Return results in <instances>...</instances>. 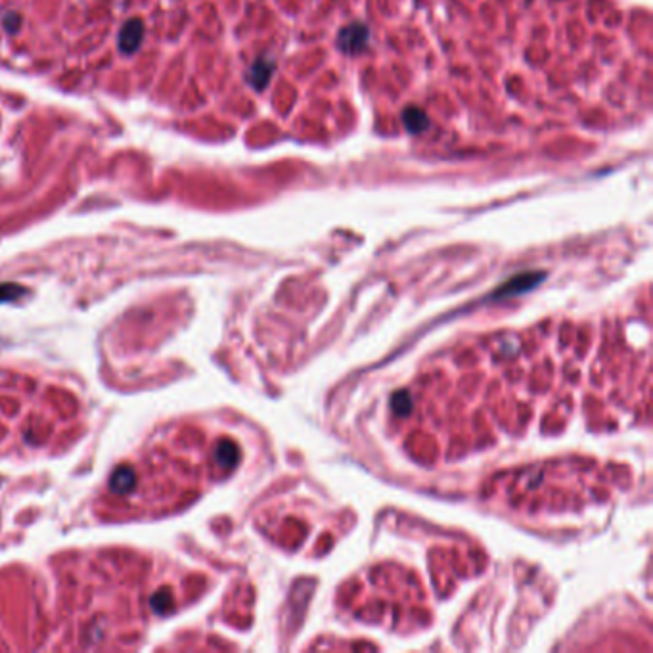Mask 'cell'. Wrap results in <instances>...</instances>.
Returning <instances> with one entry per match:
<instances>
[{
	"instance_id": "obj_2",
	"label": "cell",
	"mask_w": 653,
	"mask_h": 653,
	"mask_svg": "<svg viewBox=\"0 0 653 653\" xmlns=\"http://www.w3.org/2000/svg\"><path fill=\"white\" fill-rule=\"evenodd\" d=\"M405 123L410 133H419V130H424V127H426L427 117L422 114L419 109L412 107V109H408L405 114Z\"/></svg>"
},
{
	"instance_id": "obj_1",
	"label": "cell",
	"mask_w": 653,
	"mask_h": 653,
	"mask_svg": "<svg viewBox=\"0 0 653 653\" xmlns=\"http://www.w3.org/2000/svg\"><path fill=\"white\" fill-rule=\"evenodd\" d=\"M140 41H142V23L140 22H130L125 25V31H123L121 39H119V44H121V48L125 52H135L138 46H140Z\"/></svg>"
}]
</instances>
